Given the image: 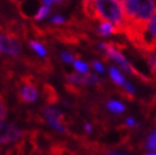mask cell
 <instances>
[{"mask_svg": "<svg viewBox=\"0 0 156 155\" xmlns=\"http://www.w3.org/2000/svg\"><path fill=\"white\" fill-rule=\"evenodd\" d=\"M83 12L90 19L109 22L118 28L119 32H124L126 15L123 4L118 0H84Z\"/></svg>", "mask_w": 156, "mask_h": 155, "instance_id": "cell-1", "label": "cell"}, {"mask_svg": "<svg viewBox=\"0 0 156 155\" xmlns=\"http://www.w3.org/2000/svg\"><path fill=\"white\" fill-rule=\"evenodd\" d=\"M122 4L126 15L124 33L128 37L138 32L156 13V0H126Z\"/></svg>", "mask_w": 156, "mask_h": 155, "instance_id": "cell-2", "label": "cell"}, {"mask_svg": "<svg viewBox=\"0 0 156 155\" xmlns=\"http://www.w3.org/2000/svg\"><path fill=\"white\" fill-rule=\"evenodd\" d=\"M128 38L145 52L156 51V13L138 32Z\"/></svg>", "mask_w": 156, "mask_h": 155, "instance_id": "cell-3", "label": "cell"}, {"mask_svg": "<svg viewBox=\"0 0 156 155\" xmlns=\"http://www.w3.org/2000/svg\"><path fill=\"white\" fill-rule=\"evenodd\" d=\"M104 53H105V57L107 59L112 60L113 63L118 65L123 71H126L128 74H135V75H138L140 76V74L135 70V67L131 65V63H129V61L126 57H124V55L121 52V50L117 47L114 43H107Z\"/></svg>", "mask_w": 156, "mask_h": 155, "instance_id": "cell-4", "label": "cell"}, {"mask_svg": "<svg viewBox=\"0 0 156 155\" xmlns=\"http://www.w3.org/2000/svg\"><path fill=\"white\" fill-rule=\"evenodd\" d=\"M42 116L44 121L48 123V126H51L53 130H56L60 134H66L67 127L64 122V113H62L58 108L47 106L42 110Z\"/></svg>", "mask_w": 156, "mask_h": 155, "instance_id": "cell-5", "label": "cell"}, {"mask_svg": "<svg viewBox=\"0 0 156 155\" xmlns=\"http://www.w3.org/2000/svg\"><path fill=\"white\" fill-rule=\"evenodd\" d=\"M23 136V131L14 123L0 121V144L15 142Z\"/></svg>", "mask_w": 156, "mask_h": 155, "instance_id": "cell-6", "label": "cell"}, {"mask_svg": "<svg viewBox=\"0 0 156 155\" xmlns=\"http://www.w3.org/2000/svg\"><path fill=\"white\" fill-rule=\"evenodd\" d=\"M22 51V46L19 41L14 36L10 34H0V55L8 56H18Z\"/></svg>", "mask_w": 156, "mask_h": 155, "instance_id": "cell-7", "label": "cell"}, {"mask_svg": "<svg viewBox=\"0 0 156 155\" xmlns=\"http://www.w3.org/2000/svg\"><path fill=\"white\" fill-rule=\"evenodd\" d=\"M19 99L24 103H34L37 102L40 93H38L37 87L33 83H24L22 84V87L19 89Z\"/></svg>", "mask_w": 156, "mask_h": 155, "instance_id": "cell-8", "label": "cell"}, {"mask_svg": "<svg viewBox=\"0 0 156 155\" xmlns=\"http://www.w3.org/2000/svg\"><path fill=\"white\" fill-rule=\"evenodd\" d=\"M97 31H98V33L103 37H108V36H112L115 33H121L119 29L109 22H100Z\"/></svg>", "mask_w": 156, "mask_h": 155, "instance_id": "cell-9", "label": "cell"}, {"mask_svg": "<svg viewBox=\"0 0 156 155\" xmlns=\"http://www.w3.org/2000/svg\"><path fill=\"white\" fill-rule=\"evenodd\" d=\"M108 73H109V78H111V80L115 85H118V87H123V85L126 84V78H124V75L122 74V71L119 70L118 67L109 66Z\"/></svg>", "mask_w": 156, "mask_h": 155, "instance_id": "cell-10", "label": "cell"}, {"mask_svg": "<svg viewBox=\"0 0 156 155\" xmlns=\"http://www.w3.org/2000/svg\"><path fill=\"white\" fill-rule=\"evenodd\" d=\"M66 81H67L70 85H76V87L85 85V75L79 74V73L67 74V75H66Z\"/></svg>", "mask_w": 156, "mask_h": 155, "instance_id": "cell-11", "label": "cell"}, {"mask_svg": "<svg viewBox=\"0 0 156 155\" xmlns=\"http://www.w3.org/2000/svg\"><path fill=\"white\" fill-rule=\"evenodd\" d=\"M107 108H108L109 112H112L114 114H121V113L124 112V110H126L124 104L122 102H119V100H115V99L109 100V102L107 103Z\"/></svg>", "mask_w": 156, "mask_h": 155, "instance_id": "cell-12", "label": "cell"}, {"mask_svg": "<svg viewBox=\"0 0 156 155\" xmlns=\"http://www.w3.org/2000/svg\"><path fill=\"white\" fill-rule=\"evenodd\" d=\"M74 65V69L76 70V73L79 74H83V75H87L89 74V70H90V66L85 63L83 60H79V59H75V61L73 63Z\"/></svg>", "mask_w": 156, "mask_h": 155, "instance_id": "cell-13", "label": "cell"}, {"mask_svg": "<svg viewBox=\"0 0 156 155\" xmlns=\"http://www.w3.org/2000/svg\"><path fill=\"white\" fill-rule=\"evenodd\" d=\"M29 46H30V49H32L40 57H46V56H47V50H46V47H44V46L41 42H38V41H30L29 42Z\"/></svg>", "mask_w": 156, "mask_h": 155, "instance_id": "cell-14", "label": "cell"}, {"mask_svg": "<svg viewBox=\"0 0 156 155\" xmlns=\"http://www.w3.org/2000/svg\"><path fill=\"white\" fill-rule=\"evenodd\" d=\"M146 53V60L154 75H156V51H149Z\"/></svg>", "mask_w": 156, "mask_h": 155, "instance_id": "cell-15", "label": "cell"}, {"mask_svg": "<svg viewBox=\"0 0 156 155\" xmlns=\"http://www.w3.org/2000/svg\"><path fill=\"white\" fill-rule=\"evenodd\" d=\"M50 12H51L50 6L42 5V6L38 8V10H37V13H36V15H34V19H36V20H42V19H44V18H47L48 15H50Z\"/></svg>", "mask_w": 156, "mask_h": 155, "instance_id": "cell-16", "label": "cell"}, {"mask_svg": "<svg viewBox=\"0 0 156 155\" xmlns=\"http://www.w3.org/2000/svg\"><path fill=\"white\" fill-rule=\"evenodd\" d=\"M102 84V79L94 74H87L85 75V85H99Z\"/></svg>", "mask_w": 156, "mask_h": 155, "instance_id": "cell-17", "label": "cell"}, {"mask_svg": "<svg viewBox=\"0 0 156 155\" xmlns=\"http://www.w3.org/2000/svg\"><path fill=\"white\" fill-rule=\"evenodd\" d=\"M146 148L149 151H156V134L152 132L146 140Z\"/></svg>", "mask_w": 156, "mask_h": 155, "instance_id": "cell-18", "label": "cell"}, {"mask_svg": "<svg viewBox=\"0 0 156 155\" xmlns=\"http://www.w3.org/2000/svg\"><path fill=\"white\" fill-rule=\"evenodd\" d=\"M123 88H124V94L128 96L129 98H132L136 94V89H135V87H133V84H132V83L126 81V84L123 85Z\"/></svg>", "mask_w": 156, "mask_h": 155, "instance_id": "cell-19", "label": "cell"}, {"mask_svg": "<svg viewBox=\"0 0 156 155\" xmlns=\"http://www.w3.org/2000/svg\"><path fill=\"white\" fill-rule=\"evenodd\" d=\"M61 60L66 64H73L75 61V56L73 55L71 52H62L61 53Z\"/></svg>", "mask_w": 156, "mask_h": 155, "instance_id": "cell-20", "label": "cell"}, {"mask_svg": "<svg viewBox=\"0 0 156 155\" xmlns=\"http://www.w3.org/2000/svg\"><path fill=\"white\" fill-rule=\"evenodd\" d=\"M6 114H8V108L4 100L0 98V121H5L6 118Z\"/></svg>", "mask_w": 156, "mask_h": 155, "instance_id": "cell-21", "label": "cell"}, {"mask_svg": "<svg viewBox=\"0 0 156 155\" xmlns=\"http://www.w3.org/2000/svg\"><path fill=\"white\" fill-rule=\"evenodd\" d=\"M93 69H94V70L97 71V73H99V74H103L104 71H105V67H104V65L100 63V61H93Z\"/></svg>", "mask_w": 156, "mask_h": 155, "instance_id": "cell-22", "label": "cell"}, {"mask_svg": "<svg viewBox=\"0 0 156 155\" xmlns=\"http://www.w3.org/2000/svg\"><path fill=\"white\" fill-rule=\"evenodd\" d=\"M103 155H128L126 150L123 149H109Z\"/></svg>", "mask_w": 156, "mask_h": 155, "instance_id": "cell-23", "label": "cell"}, {"mask_svg": "<svg viewBox=\"0 0 156 155\" xmlns=\"http://www.w3.org/2000/svg\"><path fill=\"white\" fill-rule=\"evenodd\" d=\"M51 23L52 24H64L65 23V18L62 15H53L51 18Z\"/></svg>", "mask_w": 156, "mask_h": 155, "instance_id": "cell-24", "label": "cell"}, {"mask_svg": "<svg viewBox=\"0 0 156 155\" xmlns=\"http://www.w3.org/2000/svg\"><path fill=\"white\" fill-rule=\"evenodd\" d=\"M126 126L127 127H136L137 126V122H136V120L135 118H132V117H128V118H126Z\"/></svg>", "mask_w": 156, "mask_h": 155, "instance_id": "cell-25", "label": "cell"}, {"mask_svg": "<svg viewBox=\"0 0 156 155\" xmlns=\"http://www.w3.org/2000/svg\"><path fill=\"white\" fill-rule=\"evenodd\" d=\"M84 130H85V132H87V134H90L91 131H93V126H91V123H89V122H87V123H85Z\"/></svg>", "mask_w": 156, "mask_h": 155, "instance_id": "cell-26", "label": "cell"}, {"mask_svg": "<svg viewBox=\"0 0 156 155\" xmlns=\"http://www.w3.org/2000/svg\"><path fill=\"white\" fill-rule=\"evenodd\" d=\"M42 3H43V5H47V6H51L53 4L52 0H42Z\"/></svg>", "mask_w": 156, "mask_h": 155, "instance_id": "cell-27", "label": "cell"}, {"mask_svg": "<svg viewBox=\"0 0 156 155\" xmlns=\"http://www.w3.org/2000/svg\"><path fill=\"white\" fill-rule=\"evenodd\" d=\"M52 2L56 3V4H66L67 0H52Z\"/></svg>", "mask_w": 156, "mask_h": 155, "instance_id": "cell-28", "label": "cell"}, {"mask_svg": "<svg viewBox=\"0 0 156 155\" xmlns=\"http://www.w3.org/2000/svg\"><path fill=\"white\" fill-rule=\"evenodd\" d=\"M146 155H156V151H149Z\"/></svg>", "mask_w": 156, "mask_h": 155, "instance_id": "cell-29", "label": "cell"}, {"mask_svg": "<svg viewBox=\"0 0 156 155\" xmlns=\"http://www.w3.org/2000/svg\"><path fill=\"white\" fill-rule=\"evenodd\" d=\"M118 2H121V3H123V2H126V0H118Z\"/></svg>", "mask_w": 156, "mask_h": 155, "instance_id": "cell-30", "label": "cell"}, {"mask_svg": "<svg viewBox=\"0 0 156 155\" xmlns=\"http://www.w3.org/2000/svg\"><path fill=\"white\" fill-rule=\"evenodd\" d=\"M154 132H155V134H156V128H155V131H154Z\"/></svg>", "mask_w": 156, "mask_h": 155, "instance_id": "cell-31", "label": "cell"}]
</instances>
